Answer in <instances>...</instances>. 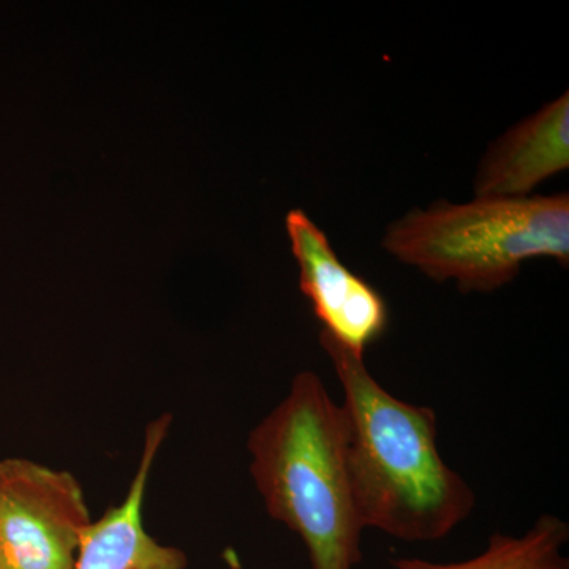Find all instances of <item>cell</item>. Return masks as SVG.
Masks as SVG:
<instances>
[{
    "label": "cell",
    "mask_w": 569,
    "mask_h": 569,
    "mask_svg": "<svg viewBox=\"0 0 569 569\" xmlns=\"http://www.w3.org/2000/svg\"><path fill=\"white\" fill-rule=\"evenodd\" d=\"M320 342L342 387L348 473L366 529L406 542L447 538L471 515L477 496L441 458L436 411L392 396L365 355L323 331Z\"/></svg>",
    "instance_id": "cell-1"
},
{
    "label": "cell",
    "mask_w": 569,
    "mask_h": 569,
    "mask_svg": "<svg viewBox=\"0 0 569 569\" xmlns=\"http://www.w3.org/2000/svg\"><path fill=\"white\" fill-rule=\"evenodd\" d=\"M250 477L269 518L305 542L312 569H355L362 533L347 466L342 407L316 372L290 391L247 438Z\"/></svg>",
    "instance_id": "cell-2"
},
{
    "label": "cell",
    "mask_w": 569,
    "mask_h": 569,
    "mask_svg": "<svg viewBox=\"0 0 569 569\" xmlns=\"http://www.w3.org/2000/svg\"><path fill=\"white\" fill-rule=\"evenodd\" d=\"M383 249L436 282L452 280L463 293H488L511 283L533 258H553L568 268L569 197L436 201L389 224Z\"/></svg>",
    "instance_id": "cell-3"
},
{
    "label": "cell",
    "mask_w": 569,
    "mask_h": 569,
    "mask_svg": "<svg viewBox=\"0 0 569 569\" xmlns=\"http://www.w3.org/2000/svg\"><path fill=\"white\" fill-rule=\"evenodd\" d=\"M91 522L73 473L32 459L0 460V569H74Z\"/></svg>",
    "instance_id": "cell-4"
},
{
    "label": "cell",
    "mask_w": 569,
    "mask_h": 569,
    "mask_svg": "<svg viewBox=\"0 0 569 569\" xmlns=\"http://www.w3.org/2000/svg\"><path fill=\"white\" fill-rule=\"evenodd\" d=\"M284 228L299 268V288L323 332L348 350L365 355L388 329L383 295L343 264L328 236L305 211L288 212Z\"/></svg>",
    "instance_id": "cell-5"
},
{
    "label": "cell",
    "mask_w": 569,
    "mask_h": 569,
    "mask_svg": "<svg viewBox=\"0 0 569 569\" xmlns=\"http://www.w3.org/2000/svg\"><path fill=\"white\" fill-rule=\"evenodd\" d=\"M171 415L149 422L137 471L121 503L108 508L82 533L74 569H186V552L146 530L144 501L157 456L171 429Z\"/></svg>",
    "instance_id": "cell-6"
},
{
    "label": "cell",
    "mask_w": 569,
    "mask_h": 569,
    "mask_svg": "<svg viewBox=\"0 0 569 569\" xmlns=\"http://www.w3.org/2000/svg\"><path fill=\"white\" fill-rule=\"evenodd\" d=\"M568 167L569 97L565 92L489 146L475 174V198L530 197L539 183Z\"/></svg>",
    "instance_id": "cell-7"
},
{
    "label": "cell",
    "mask_w": 569,
    "mask_h": 569,
    "mask_svg": "<svg viewBox=\"0 0 569 569\" xmlns=\"http://www.w3.org/2000/svg\"><path fill=\"white\" fill-rule=\"evenodd\" d=\"M569 527L553 515H542L523 535H493L478 556L451 563L422 559L392 560L396 569H569L563 548Z\"/></svg>",
    "instance_id": "cell-8"
}]
</instances>
